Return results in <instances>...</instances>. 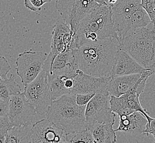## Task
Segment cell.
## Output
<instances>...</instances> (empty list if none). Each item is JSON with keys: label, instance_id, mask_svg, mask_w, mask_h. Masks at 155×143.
<instances>
[{"label": "cell", "instance_id": "6da1fadb", "mask_svg": "<svg viewBox=\"0 0 155 143\" xmlns=\"http://www.w3.org/2000/svg\"><path fill=\"white\" fill-rule=\"evenodd\" d=\"M119 46L117 38L87 42L74 49L79 68L96 77H112Z\"/></svg>", "mask_w": 155, "mask_h": 143}, {"label": "cell", "instance_id": "7a4b0ae2", "mask_svg": "<svg viewBox=\"0 0 155 143\" xmlns=\"http://www.w3.org/2000/svg\"><path fill=\"white\" fill-rule=\"evenodd\" d=\"M52 100L66 94L97 93L107 90L111 77H96L87 75L77 64L54 71L48 75Z\"/></svg>", "mask_w": 155, "mask_h": 143}, {"label": "cell", "instance_id": "3957f363", "mask_svg": "<svg viewBox=\"0 0 155 143\" xmlns=\"http://www.w3.org/2000/svg\"><path fill=\"white\" fill-rule=\"evenodd\" d=\"M118 36L114 27L110 6L100 5L79 23L74 34L72 49L80 48L87 42H96Z\"/></svg>", "mask_w": 155, "mask_h": 143}, {"label": "cell", "instance_id": "277c9868", "mask_svg": "<svg viewBox=\"0 0 155 143\" xmlns=\"http://www.w3.org/2000/svg\"><path fill=\"white\" fill-rule=\"evenodd\" d=\"M87 106L78 104L75 94L63 95L52 101L46 118L66 134L82 131L87 129L85 117Z\"/></svg>", "mask_w": 155, "mask_h": 143}, {"label": "cell", "instance_id": "5b68a950", "mask_svg": "<svg viewBox=\"0 0 155 143\" xmlns=\"http://www.w3.org/2000/svg\"><path fill=\"white\" fill-rule=\"evenodd\" d=\"M119 48L130 55L143 68L155 73V24L150 23L145 27L127 33L119 41Z\"/></svg>", "mask_w": 155, "mask_h": 143}, {"label": "cell", "instance_id": "8992f818", "mask_svg": "<svg viewBox=\"0 0 155 143\" xmlns=\"http://www.w3.org/2000/svg\"><path fill=\"white\" fill-rule=\"evenodd\" d=\"M23 92L35 108L37 115L40 117L46 118L48 111L53 101L46 72L43 69L36 79L24 87Z\"/></svg>", "mask_w": 155, "mask_h": 143}, {"label": "cell", "instance_id": "52a82bcc", "mask_svg": "<svg viewBox=\"0 0 155 143\" xmlns=\"http://www.w3.org/2000/svg\"><path fill=\"white\" fill-rule=\"evenodd\" d=\"M100 5L93 0H56L55 6L74 35L78 25Z\"/></svg>", "mask_w": 155, "mask_h": 143}, {"label": "cell", "instance_id": "ba28073f", "mask_svg": "<svg viewBox=\"0 0 155 143\" xmlns=\"http://www.w3.org/2000/svg\"><path fill=\"white\" fill-rule=\"evenodd\" d=\"M48 54L25 50L19 54L15 61L17 74L24 87L32 82L44 69Z\"/></svg>", "mask_w": 155, "mask_h": 143}, {"label": "cell", "instance_id": "9c48e42d", "mask_svg": "<svg viewBox=\"0 0 155 143\" xmlns=\"http://www.w3.org/2000/svg\"><path fill=\"white\" fill-rule=\"evenodd\" d=\"M110 95L108 90L97 92L87 105L85 117L90 123L114 124L116 113L110 106Z\"/></svg>", "mask_w": 155, "mask_h": 143}, {"label": "cell", "instance_id": "30bf717a", "mask_svg": "<svg viewBox=\"0 0 155 143\" xmlns=\"http://www.w3.org/2000/svg\"><path fill=\"white\" fill-rule=\"evenodd\" d=\"M36 115L35 108L27 100L23 92L11 96L8 116L13 126L31 125Z\"/></svg>", "mask_w": 155, "mask_h": 143}, {"label": "cell", "instance_id": "8fae6325", "mask_svg": "<svg viewBox=\"0 0 155 143\" xmlns=\"http://www.w3.org/2000/svg\"><path fill=\"white\" fill-rule=\"evenodd\" d=\"M30 143H67L66 133L47 118H41L33 124Z\"/></svg>", "mask_w": 155, "mask_h": 143}, {"label": "cell", "instance_id": "7c38bea8", "mask_svg": "<svg viewBox=\"0 0 155 143\" xmlns=\"http://www.w3.org/2000/svg\"><path fill=\"white\" fill-rule=\"evenodd\" d=\"M142 0H118L110 6L112 19L118 36L122 38L129 18L137 9L142 7Z\"/></svg>", "mask_w": 155, "mask_h": 143}, {"label": "cell", "instance_id": "4fadbf2b", "mask_svg": "<svg viewBox=\"0 0 155 143\" xmlns=\"http://www.w3.org/2000/svg\"><path fill=\"white\" fill-rule=\"evenodd\" d=\"M119 117V125L115 129L116 132L139 135L143 134L148 124L146 117L140 112H135L130 115Z\"/></svg>", "mask_w": 155, "mask_h": 143}, {"label": "cell", "instance_id": "5bb4252c", "mask_svg": "<svg viewBox=\"0 0 155 143\" xmlns=\"http://www.w3.org/2000/svg\"><path fill=\"white\" fill-rule=\"evenodd\" d=\"M146 70L147 69L141 66L130 55L119 48L113 69L112 77L140 74Z\"/></svg>", "mask_w": 155, "mask_h": 143}, {"label": "cell", "instance_id": "9a60e30c", "mask_svg": "<svg viewBox=\"0 0 155 143\" xmlns=\"http://www.w3.org/2000/svg\"><path fill=\"white\" fill-rule=\"evenodd\" d=\"M142 73L112 77L108 84L110 95L119 97L128 92L140 79Z\"/></svg>", "mask_w": 155, "mask_h": 143}, {"label": "cell", "instance_id": "2e32d148", "mask_svg": "<svg viewBox=\"0 0 155 143\" xmlns=\"http://www.w3.org/2000/svg\"><path fill=\"white\" fill-rule=\"evenodd\" d=\"M114 125L112 123H90L87 128L93 134L95 143H114L117 142V137Z\"/></svg>", "mask_w": 155, "mask_h": 143}, {"label": "cell", "instance_id": "e0dca14e", "mask_svg": "<svg viewBox=\"0 0 155 143\" xmlns=\"http://www.w3.org/2000/svg\"><path fill=\"white\" fill-rule=\"evenodd\" d=\"M152 22L148 13L143 7L137 9L129 18L120 41L127 33L137 28L145 27Z\"/></svg>", "mask_w": 155, "mask_h": 143}, {"label": "cell", "instance_id": "ac0fdd59", "mask_svg": "<svg viewBox=\"0 0 155 143\" xmlns=\"http://www.w3.org/2000/svg\"><path fill=\"white\" fill-rule=\"evenodd\" d=\"M33 124L14 126L8 132L4 143H30L31 131Z\"/></svg>", "mask_w": 155, "mask_h": 143}, {"label": "cell", "instance_id": "d6986e66", "mask_svg": "<svg viewBox=\"0 0 155 143\" xmlns=\"http://www.w3.org/2000/svg\"><path fill=\"white\" fill-rule=\"evenodd\" d=\"M15 75H11L6 79H0V99L9 100L11 96L21 92L19 85L15 81Z\"/></svg>", "mask_w": 155, "mask_h": 143}, {"label": "cell", "instance_id": "ffe728a7", "mask_svg": "<svg viewBox=\"0 0 155 143\" xmlns=\"http://www.w3.org/2000/svg\"><path fill=\"white\" fill-rule=\"evenodd\" d=\"M72 64H78L75 55L74 49H69L61 53L56 57L54 60L51 74L52 72L62 69Z\"/></svg>", "mask_w": 155, "mask_h": 143}, {"label": "cell", "instance_id": "44dd1931", "mask_svg": "<svg viewBox=\"0 0 155 143\" xmlns=\"http://www.w3.org/2000/svg\"><path fill=\"white\" fill-rule=\"evenodd\" d=\"M67 143H95L91 131L87 128L82 131L66 134Z\"/></svg>", "mask_w": 155, "mask_h": 143}, {"label": "cell", "instance_id": "7402d4cb", "mask_svg": "<svg viewBox=\"0 0 155 143\" xmlns=\"http://www.w3.org/2000/svg\"><path fill=\"white\" fill-rule=\"evenodd\" d=\"M13 127L9 119V116H0V143H4L8 132Z\"/></svg>", "mask_w": 155, "mask_h": 143}, {"label": "cell", "instance_id": "603a6c76", "mask_svg": "<svg viewBox=\"0 0 155 143\" xmlns=\"http://www.w3.org/2000/svg\"><path fill=\"white\" fill-rule=\"evenodd\" d=\"M141 5L148 13L152 22L155 24V0H142Z\"/></svg>", "mask_w": 155, "mask_h": 143}, {"label": "cell", "instance_id": "cb8c5ba5", "mask_svg": "<svg viewBox=\"0 0 155 143\" xmlns=\"http://www.w3.org/2000/svg\"><path fill=\"white\" fill-rule=\"evenodd\" d=\"M44 4L45 3L42 0H24L25 7L33 12L40 11Z\"/></svg>", "mask_w": 155, "mask_h": 143}, {"label": "cell", "instance_id": "d4e9b609", "mask_svg": "<svg viewBox=\"0 0 155 143\" xmlns=\"http://www.w3.org/2000/svg\"><path fill=\"white\" fill-rule=\"evenodd\" d=\"M11 69V67L6 57L1 56L0 57V78L6 79L7 75Z\"/></svg>", "mask_w": 155, "mask_h": 143}, {"label": "cell", "instance_id": "484cf974", "mask_svg": "<svg viewBox=\"0 0 155 143\" xmlns=\"http://www.w3.org/2000/svg\"><path fill=\"white\" fill-rule=\"evenodd\" d=\"M96 93L79 94L76 95V102L80 106H86Z\"/></svg>", "mask_w": 155, "mask_h": 143}, {"label": "cell", "instance_id": "4316f807", "mask_svg": "<svg viewBox=\"0 0 155 143\" xmlns=\"http://www.w3.org/2000/svg\"><path fill=\"white\" fill-rule=\"evenodd\" d=\"M0 116H8L9 110V100L0 99Z\"/></svg>", "mask_w": 155, "mask_h": 143}, {"label": "cell", "instance_id": "83f0119b", "mask_svg": "<svg viewBox=\"0 0 155 143\" xmlns=\"http://www.w3.org/2000/svg\"><path fill=\"white\" fill-rule=\"evenodd\" d=\"M155 133V118H153L149 124H147L146 130L143 132V135H149Z\"/></svg>", "mask_w": 155, "mask_h": 143}, {"label": "cell", "instance_id": "f1b7e54d", "mask_svg": "<svg viewBox=\"0 0 155 143\" xmlns=\"http://www.w3.org/2000/svg\"><path fill=\"white\" fill-rule=\"evenodd\" d=\"M95 2H96V3H98L100 5H107L105 0H93Z\"/></svg>", "mask_w": 155, "mask_h": 143}, {"label": "cell", "instance_id": "f546056e", "mask_svg": "<svg viewBox=\"0 0 155 143\" xmlns=\"http://www.w3.org/2000/svg\"><path fill=\"white\" fill-rule=\"evenodd\" d=\"M118 1V0H108V5L111 6L112 5H113L114 4V3H116Z\"/></svg>", "mask_w": 155, "mask_h": 143}, {"label": "cell", "instance_id": "4dcf8cb0", "mask_svg": "<svg viewBox=\"0 0 155 143\" xmlns=\"http://www.w3.org/2000/svg\"><path fill=\"white\" fill-rule=\"evenodd\" d=\"M45 3H50V2H51V1L52 0H42Z\"/></svg>", "mask_w": 155, "mask_h": 143}, {"label": "cell", "instance_id": "1f68e13d", "mask_svg": "<svg viewBox=\"0 0 155 143\" xmlns=\"http://www.w3.org/2000/svg\"><path fill=\"white\" fill-rule=\"evenodd\" d=\"M152 135H153V138H154V139H155V133H154V134H152Z\"/></svg>", "mask_w": 155, "mask_h": 143}, {"label": "cell", "instance_id": "d6a6232c", "mask_svg": "<svg viewBox=\"0 0 155 143\" xmlns=\"http://www.w3.org/2000/svg\"><path fill=\"white\" fill-rule=\"evenodd\" d=\"M105 1H106V3L107 4L108 0H105Z\"/></svg>", "mask_w": 155, "mask_h": 143}, {"label": "cell", "instance_id": "836d02e7", "mask_svg": "<svg viewBox=\"0 0 155 143\" xmlns=\"http://www.w3.org/2000/svg\"></svg>", "mask_w": 155, "mask_h": 143}]
</instances>
